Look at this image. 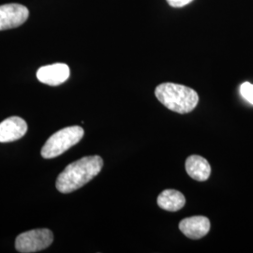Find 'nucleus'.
Here are the masks:
<instances>
[{"label":"nucleus","mask_w":253,"mask_h":253,"mask_svg":"<svg viewBox=\"0 0 253 253\" xmlns=\"http://www.w3.org/2000/svg\"><path fill=\"white\" fill-rule=\"evenodd\" d=\"M53 241L54 235L49 229H35L19 235L15 248L19 253H37L48 248Z\"/></svg>","instance_id":"20e7f679"},{"label":"nucleus","mask_w":253,"mask_h":253,"mask_svg":"<svg viewBox=\"0 0 253 253\" xmlns=\"http://www.w3.org/2000/svg\"><path fill=\"white\" fill-rule=\"evenodd\" d=\"M240 94L245 100L253 105V84L246 82L240 86Z\"/></svg>","instance_id":"9b49d317"},{"label":"nucleus","mask_w":253,"mask_h":253,"mask_svg":"<svg viewBox=\"0 0 253 253\" xmlns=\"http://www.w3.org/2000/svg\"><path fill=\"white\" fill-rule=\"evenodd\" d=\"M29 15L27 7L20 4H6L0 6V30L18 27Z\"/></svg>","instance_id":"39448f33"},{"label":"nucleus","mask_w":253,"mask_h":253,"mask_svg":"<svg viewBox=\"0 0 253 253\" xmlns=\"http://www.w3.org/2000/svg\"><path fill=\"white\" fill-rule=\"evenodd\" d=\"M27 122L19 117L7 118L0 123V143L17 141L27 133Z\"/></svg>","instance_id":"0eeeda50"},{"label":"nucleus","mask_w":253,"mask_h":253,"mask_svg":"<svg viewBox=\"0 0 253 253\" xmlns=\"http://www.w3.org/2000/svg\"><path fill=\"white\" fill-rule=\"evenodd\" d=\"M84 129L79 126H68L51 136L42 148L44 159H54L78 144L84 137Z\"/></svg>","instance_id":"7ed1b4c3"},{"label":"nucleus","mask_w":253,"mask_h":253,"mask_svg":"<svg viewBox=\"0 0 253 253\" xmlns=\"http://www.w3.org/2000/svg\"><path fill=\"white\" fill-rule=\"evenodd\" d=\"M70 77V68L67 64L55 63L43 66L37 72L38 80L48 85L56 86L67 81Z\"/></svg>","instance_id":"423d86ee"},{"label":"nucleus","mask_w":253,"mask_h":253,"mask_svg":"<svg viewBox=\"0 0 253 253\" xmlns=\"http://www.w3.org/2000/svg\"><path fill=\"white\" fill-rule=\"evenodd\" d=\"M155 95L166 108L178 114H187L193 111L199 101L196 91L173 83L159 84L155 89Z\"/></svg>","instance_id":"f03ea898"},{"label":"nucleus","mask_w":253,"mask_h":253,"mask_svg":"<svg viewBox=\"0 0 253 253\" xmlns=\"http://www.w3.org/2000/svg\"><path fill=\"white\" fill-rule=\"evenodd\" d=\"M103 161L100 156H88L69 164L56 179V189L61 193L79 190L100 173Z\"/></svg>","instance_id":"f257e3e1"},{"label":"nucleus","mask_w":253,"mask_h":253,"mask_svg":"<svg viewBox=\"0 0 253 253\" xmlns=\"http://www.w3.org/2000/svg\"><path fill=\"white\" fill-rule=\"evenodd\" d=\"M193 0H167L168 4L172 8H182L189 5Z\"/></svg>","instance_id":"f8f14e48"},{"label":"nucleus","mask_w":253,"mask_h":253,"mask_svg":"<svg viewBox=\"0 0 253 253\" xmlns=\"http://www.w3.org/2000/svg\"><path fill=\"white\" fill-rule=\"evenodd\" d=\"M186 171L194 180H208L211 174V166L208 161L198 155H191L186 161Z\"/></svg>","instance_id":"1a4fd4ad"},{"label":"nucleus","mask_w":253,"mask_h":253,"mask_svg":"<svg viewBox=\"0 0 253 253\" xmlns=\"http://www.w3.org/2000/svg\"><path fill=\"white\" fill-rule=\"evenodd\" d=\"M179 230L190 239H200L208 235L210 221L204 216H194L181 220Z\"/></svg>","instance_id":"6e6552de"},{"label":"nucleus","mask_w":253,"mask_h":253,"mask_svg":"<svg viewBox=\"0 0 253 253\" xmlns=\"http://www.w3.org/2000/svg\"><path fill=\"white\" fill-rule=\"evenodd\" d=\"M158 205L161 208L170 212H176L184 208L186 204L185 196L180 191L165 190L158 197Z\"/></svg>","instance_id":"9d476101"}]
</instances>
